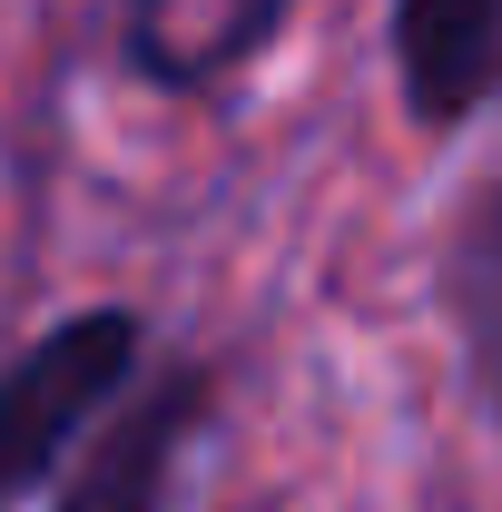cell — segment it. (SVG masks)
Segmentation results:
<instances>
[{
    "label": "cell",
    "instance_id": "cell-2",
    "mask_svg": "<svg viewBox=\"0 0 502 512\" xmlns=\"http://www.w3.org/2000/svg\"><path fill=\"white\" fill-rule=\"evenodd\" d=\"M394 69L424 128H463L502 99V0H394Z\"/></svg>",
    "mask_w": 502,
    "mask_h": 512
},
{
    "label": "cell",
    "instance_id": "cell-5",
    "mask_svg": "<svg viewBox=\"0 0 502 512\" xmlns=\"http://www.w3.org/2000/svg\"><path fill=\"white\" fill-rule=\"evenodd\" d=\"M286 10H296V0H237V10H227V30H217V40H207L188 69H227V60H247V50H266Z\"/></svg>",
    "mask_w": 502,
    "mask_h": 512
},
{
    "label": "cell",
    "instance_id": "cell-3",
    "mask_svg": "<svg viewBox=\"0 0 502 512\" xmlns=\"http://www.w3.org/2000/svg\"><path fill=\"white\" fill-rule=\"evenodd\" d=\"M197 404H207V384H197V375H168L138 414H119V424L89 444V463L69 473V493L50 512H158L168 463H178V444L197 434Z\"/></svg>",
    "mask_w": 502,
    "mask_h": 512
},
{
    "label": "cell",
    "instance_id": "cell-1",
    "mask_svg": "<svg viewBox=\"0 0 502 512\" xmlns=\"http://www.w3.org/2000/svg\"><path fill=\"white\" fill-rule=\"evenodd\" d=\"M128 365H138V316L128 306H89V316L50 325L0 375V493H30L79 444V424L128 384Z\"/></svg>",
    "mask_w": 502,
    "mask_h": 512
},
{
    "label": "cell",
    "instance_id": "cell-4",
    "mask_svg": "<svg viewBox=\"0 0 502 512\" xmlns=\"http://www.w3.org/2000/svg\"><path fill=\"white\" fill-rule=\"evenodd\" d=\"M443 296H453V335H463V365L483 384V404L502 414V178L463 217H453V247H443Z\"/></svg>",
    "mask_w": 502,
    "mask_h": 512
}]
</instances>
